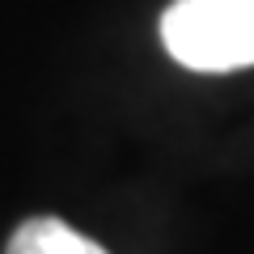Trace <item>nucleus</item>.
Wrapping results in <instances>:
<instances>
[{"mask_svg": "<svg viewBox=\"0 0 254 254\" xmlns=\"http://www.w3.org/2000/svg\"><path fill=\"white\" fill-rule=\"evenodd\" d=\"M161 43L190 72L254 68V0H174Z\"/></svg>", "mask_w": 254, "mask_h": 254, "instance_id": "1", "label": "nucleus"}, {"mask_svg": "<svg viewBox=\"0 0 254 254\" xmlns=\"http://www.w3.org/2000/svg\"><path fill=\"white\" fill-rule=\"evenodd\" d=\"M4 254H110V250H102L98 242L81 237L60 216H30L13 229Z\"/></svg>", "mask_w": 254, "mask_h": 254, "instance_id": "2", "label": "nucleus"}]
</instances>
